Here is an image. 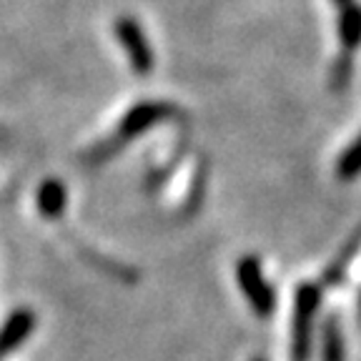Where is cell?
Instances as JSON below:
<instances>
[{"mask_svg":"<svg viewBox=\"0 0 361 361\" xmlns=\"http://www.w3.org/2000/svg\"><path fill=\"white\" fill-rule=\"evenodd\" d=\"M349 75H351V61H349V56L338 58L336 68H334V75H331L334 88H344L346 80H349Z\"/></svg>","mask_w":361,"mask_h":361,"instance_id":"cell-10","label":"cell"},{"mask_svg":"<svg viewBox=\"0 0 361 361\" xmlns=\"http://www.w3.org/2000/svg\"><path fill=\"white\" fill-rule=\"evenodd\" d=\"M116 35H118L121 45H123L126 53H128L130 66H133L138 73H148L153 66V56H151V48H148L143 30L138 28L130 18H118V23H116Z\"/></svg>","mask_w":361,"mask_h":361,"instance_id":"cell-3","label":"cell"},{"mask_svg":"<svg viewBox=\"0 0 361 361\" xmlns=\"http://www.w3.org/2000/svg\"><path fill=\"white\" fill-rule=\"evenodd\" d=\"M338 38L346 53L356 51L361 45V6L356 0L338 8Z\"/></svg>","mask_w":361,"mask_h":361,"instance_id":"cell-5","label":"cell"},{"mask_svg":"<svg viewBox=\"0 0 361 361\" xmlns=\"http://www.w3.org/2000/svg\"><path fill=\"white\" fill-rule=\"evenodd\" d=\"M35 329V314L30 309H16L6 319V324L0 326V356L11 354L13 349L25 341L30 336V331Z\"/></svg>","mask_w":361,"mask_h":361,"instance_id":"cell-4","label":"cell"},{"mask_svg":"<svg viewBox=\"0 0 361 361\" xmlns=\"http://www.w3.org/2000/svg\"><path fill=\"white\" fill-rule=\"evenodd\" d=\"M322 361H346V344H344V329L338 316H326L322 329Z\"/></svg>","mask_w":361,"mask_h":361,"instance_id":"cell-6","label":"cell"},{"mask_svg":"<svg viewBox=\"0 0 361 361\" xmlns=\"http://www.w3.org/2000/svg\"><path fill=\"white\" fill-rule=\"evenodd\" d=\"M166 113V108L164 106H138V108H133V111L126 116V121H123V126H121V130H118V135H116V141H118L121 135L123 138H128V135H135V133H141V130H146L151 123H156L161 116Z\"/></svg>","mask_w":361,"mask_h":361,"instance_id":"cell-7","label":"cell"},{"mask_svg":"<svg viewBox=\"0 0 361 361\" xmlns=\"http://www.w3.org/2000/svg\"><path fill=\"white\" fill-rule=\"evenodd\" d=\"M322 304V288L306 281L296 286L291 314V361L311 359V338H314V319Z\"/></svg>","mask_w":361,"mask_h":361,"instance_id":"cell-1","label":"cell"},{"mask_svg":"<svg viewBox=\"0 0 361 361\" xmlns=\"http://www.w3.org/2000/svg\"><path fill=\"white\" fill-rule=\"evenodd\" d=\"M251 361H266V359H264V356H254Z\"/></svg>","mask_w":361,"mask_h":361,"instance_id":"cell-11","label":"cell"},{"mask_svg":"<svg viewBox=\"0 0 361 361\" xmlns=\"http://www.w3.org/2000/svg\"><path fill=\"white\" fill-rule=\"evenodd\" d=\"M361 173V135L356 138L354 143H351L349 148H346L344 153H341V158H338L336 164V176L338 178H354V176Z\"/></svg>","mask_w":361,"mask_h":361,"instance_id":"cell-9","label":"cell"},{"mask_svg":"<svg viewBox=\"0 0 361 361\" xmlns=\"http://www.w3.org/2000/svg\"><path fill=\"white\" fill-rule=\"evenodd\" d=\"M38 211L48 219H56L66 211V188L56 178H48L38 188Z\"/></svg>","mask_w":361,"mask_h":361,"instance_id":"cell-8","label":"cell"},{"mask_svg":"<svg viewBox=\"0 0 361 361\" xmlns=\"http://www.w3.org/2000/svg\"><path fill=\"white\" fill-rule=\"evenodd\" d=\"M236 281L238 288L246 296L248 306L254 309L256 316H271L276 309V293L271 288V283L266 281L261 261L256 256H243L236 264Z\"/></svg>","mask_w":361,"mask_h":361,"instance_id":"cell-2","label":"cell"}]
</instances>
